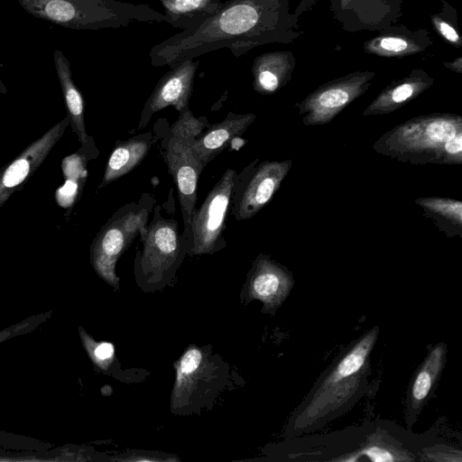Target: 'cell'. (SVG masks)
<instances>
[{
	"label": "cell",
	"mask_w": 462,
	"mask_h": 462,
	"mask_svg": "<svg viewBox=\"0 0 462 462\" xmlns=\"http://www.w3.org/2000/svg\"><path fill=\"white\" fill-rule=\"evenodd\" d=\"M290 0H227L199 26L183 30L149 51L151 65L169 66L219 49L227 48L236 58L254 48L290 42L296 18L289 13Z\"/></svg>",
	"instance_id": "6da1fadb"
},
{
	"label": "cell",
	"mask_w": 462,
	"mask_h": 462,
	"mask_svg": "<svg viewBox=\"0 0 462 462\" xmlns=\"http://www.w3.org/2000/svg\"><path fill=\"white\" fill-rule=\"evenodd\" d=\"M280 458L291 461H456L460 449L433 433H414L387 420L365 421L325 435L286 439Z\"/></svg>",
	"instance_id": "7a4b0ae2"
},
{
	"label": "cell",
	"mask_w": 462,
	"mask_h": 462,
	"mask_svg": "<svg viewBox=\"0 0 462 462\" xmlns=\"http://www.w3.org/2000/svg\"><path fill=\"white\" fill-rule=\"evenodd\" d=\"M373 326L348 344L321 372L292 411L284 439L314 433L350 411L368 391L371 353L379 337Z\"/></svg>",
	"instance_id": "3957f363"
},
{
	"label": "cell",
	"mask_w": 462,
	"mask_h": 462,
	"mask_svg": "<svg viewBox=\"0 0 462 462\" xmlns=\"http://www.w3.org/2000/svg\"><path fill=\"white\" fill-rule=\"evenodd\" d=\"M377 153L415 165L462 164V116L432 113L412 117L373 144Z\"/></svg>",
	"instance_id": "277c9868"
},
{
	"label": "cell",
	"mask_w": 462,
	"mask_h": 462,
	"mask_svg": "<svg viewBox=\"0 0 462 462\" xmlns=\"http://www.w3.org/2000/svg\"><path fill=\"white\" fill-rule=\"evenodd\" d=\"M34 17L73 30L118 29L134 23H166L148 5L118 0H16Z\"/></svg>",
	"instance_id": "5b68a950"
},
{
	"label": "cell",
	"mask_w": 462,
	"mask_h": 462,
	"mask_svg": "<svg viewBox=\"0 0 462 462\" xmlns=\"http://www.w3.org/2000/svg\"><path fill=\"white\" fill-rule=\"evenodd\" d=\"M207 117L196 118L190 109L180 113L162 142L163 158L177 187L183 218L182 237L188 254L191 248L190 218L197 202L199 175L203 171L192 152L193 141L208 126Z\"/></svg>",
	"instance_id": "8992f818"
},
{
	"label": "cell",
	"mask_w": 462,
	"mask_h": 462,
	"mask_svg": "<svg viewBox=\"0 0 462 462\" xmlns=\"http://www.w3.org/2000/svg\"><path fill=\"white\" fill-rule=\"evenodd\" d=\"M139 235L142 249L137 251L134 260L137 283L146 290L162 288L174 278L188 254L179 223L165 218L157 206L150 224Z\"/></svg>",
	"instance_id": "52a82bcc"
},
{
	"label": "cell",
	"mask_w": 462,
	"mask_h": 462,
	"mask_svg": "<svg viewBox=\"0 0 462 462\" xmlns=\"http://www.w3.org/2000/svg\"><path fill=\"white\" fill-rule=\"evenodd\" d=\"M155 199L143 193L136 202L122 206L106 222L90 245V263L97 274L110 286L119 290L116 264L134 239L148 225Z\"/></svg>",
	"instance_id": "ba28073f"
},
{
	"label": "cell",
	"mask_w": 462,
	"mask_h": 462,
	"mask_svg": "<svg viewBox=\"0 0 462 462\" xmlns=\"http://www.w3.org/2000/svg\"><path fill=\"white\" fill-rule=\"evenodd\" d=\"M237 172L226 169L190 218L191 248L189 255L212 254L226 246L224 237Z\"/></svg>",
	"instance_id": "9c48e42d"
},
{
	"label": "cell",
	"mask_w": 462,
	"mask_h": 462,
	"mask_svg": "<svg viewBox=\"0 0 462 462\" xmlns=\"http://www.w3.org/2000/svg\"><path fill=\"white\" fill-rule=\"evenodd\" d=\"M292 161H263L257 158L237 173L229 212L236 220H247L264 208L280 189Z\"/></svg>",
	"instance_id": "30bf717a"
},
{
	"label": "cell",
	"mask_w": 462,
	"mask_h": 462,
	"mask_svg": "<svg viewBox=\"0 0 462 462\" xmlns=\"http://www.w3.org/2000/svg\"><path fill=\"white\" fill-rule=\"evenodd\" d=\"M221 360L206 347L189 346L175 362L176 380L171 395V410L184 414L219 383Z\"/></svg>",
	"instance_id": "8fae6325"
},
{
	"label": "cell",
	"mask_w": 462,
	"mask_h": 462,
	"mask_svg": "<svg viewBox=\"0 0 462 462\" xmlns=\"http://www.w3.org/2000/svg\"><path fill=\"white\" fill-rule=\"evenodd\" d=\"M374 75L372 71H356L319 86L297 104L303 125L319 126L330 123L345 107L366 92Z\"/></svg>",
	"instance_id": "7c38bea8"
},
{
	"label": "cell",
	"mask_w": 462,
	"mask_h": 462,
	"mask_svg": "<svg viewBox=\"0 0 462 462\" xmlns=\"http://www.w3.org/2000/svg\"><path fill=\"white\" fill-rule=\"evenodd\" d=\"M294 283L293 274L286 266L262 253L252 263L241 297L245 302L260 300L263 303L262 312L274 316L290 295Z\"/></svg>",
	"instance_id": "4fadbf2b"
},
{
	"label": "cell",
	"mask_w": 462,
	"mask_h": 462,
	"mask_svg": "<svg viewBox=\"0 0 462 462\" xmlns=\"http://www.w3.org/2000/svg\"><path fill=\"white\" fill-rule=\"evenodd\" d=\"M199 64V60H182L171 67L160 79L144 103L138 130L144 128L155 113L167 106H173L180 113L189 109V102Z\"/></svg>",
	"instance_id": "5bb4252c"
},
{
	"label": "cell",
	"mask_w": 462,
	"mask_h": 462,
	"mask_svg": "<svg viewBox=\"0 0 462 462\" xmlns=\"http://www.w3.org/2000/svg\"><path fill=\"white\" fill-rule=\"evenodd\" d=\"M448 345L441 341L428 348V352L411 376L403 413L406 428L411 430L422 410L432 397L447 363Z\"/></svg>",
	"instance_id": "9a60e30c"
},
{
	"label": "cell",
	"mask_w": 462,
	"mask_h": 462,
	"mask_svg": "<svg viewBox=\"0 0 462 462\" xmlns=\"http://www.w3.org/2000/svg\"><path fill=\"white\" fill-rule=\"evenodd\" d=\"M69 124V117L57 123L0 170V207L43 162Z\"/></svg>",
	"instance_id": "2e32d148"
},
{
	"label": "cell",
	"mask_w": 462,
	"mask_h": 462,
	"mask_svg": "<svg viewBox=\"0 0 462 462\" xmlns=\"http://www.w3.org/2000/svg\"><path fill=\"white\" fill-rule=\"evenodd\" d=\"M254 114L229 113L222 121L206 127L192 143L191 148L198 162L204 169L237 136L242 135L253 124Z\"/></svg>",
	"instance_id": "e0dca14e"
},
{
	"label": "cell",
	"mask_w": 462,
	"mask_h": 462,
	"mask_svg": "<svg viewBox=\"0 0 462 462\" xmlns=\"http://www.w3.org/2000/svg\"><path fill=\"white\" fill-rule=\"evenodd\" d=\"M434 79L422 69H414L406 77L383 88L365 109L363 116H382L405 106L433 85Z\"/></svg>",
	"instance_id": "ac0fdd59"
},
{
	"label": "cell",
	"mask_w": 462,
	"mask_h": 462,
	"mask_svg": "<svg viewBox=\"0 0 462 462\" xmlns=\"http://www.w3.org/2000/svg\"><path fill=\"white\" fill-rule=\"evenodd\" d=\"M295 59L291 51H272L257 56L252 66L253 88L262 95L277 92L291 79Z\"/></svg>",
	"instance_id": "d6986e66"
},
{
	"label": "cell",
	"mask_w": 462,
	"mask_h": 462,
	"mask_svg": "<svg viewBox=\"0 0 462 462\" xmlns=\"http://www.w3.org/2000/svg\"><path fill=\"white\" fill-rule=\"evenodd\" d=\"M154 142L151 133L138 134L125 141H117L105 169L99 188L108 185L138 166Z\"/></svg>",
	"instance_id": "ffe728a7"
},
{
	"label": "cell",
	"mask_w": 462,
	"mask_h": 462,
	"mask_svg": "<svg viewBox=\"0 0 462 462\" xmlns=\"http://www.w3.org/2000/svg\"><path fill=\"white\" fill-rule=\"evenodd\" d=\"M53 60L68 109L69 123L80 143L85 145L89 137L85 127L82 95L73 81L70 65L66 56L60 50H55Z\"/></svg>",
	"instance_id": "44dd1931"
},
{
	"label": "cell",
	"mask_w": 462,
	"mask_h": 462,
	"mask_svg": "<svg viewBox=\"0 0 462 462\" xmlns=\"http://www.w3.org/2000/svg\"><path fill=\"white\" fill-rule=\"evenodd\" d=\"M429 43V33L426 31L397 30L366 42L365 50L383 57H405L422 51Z\"/></svg>",
	"instance_id": "7402d4cb"
},
{
	"label": "cell",
	"mask_w": 462,
	"mask_h": 462,
	"mask_svg": "<svg viewBox=\"0 0 462 462\" xmlns=\"http://www.w3.org/2000/svg\"><path fill=\"white\" fill-rule=\"evenodd\" d=\"M164 9L166 23L174 28L193 29L212 16L221 6V0H159Z\"/></svg>",
	"instance_id": "603a6c76"
},
{
	"label": "cell",
	"mask_w": 462,
	"mask_h": 462,
	"mask_svg": "<svg viewBox=\"0 0 462 462\" xmlns=\"http://www.w3.org/2000/svg\"><path fill=\"white\" fill-rule=\"evenodd\" d=\"M422 214L448 237L462 236V202L439 197L417 198Z\"/></svg>",
	"instance_id": "cb8c5ba5"
},
{
	"label": "cell",
	"mask_w": 462,
	"mask_h": 462,
	"mask_svg": "<svg viewBox=\"0 0 462 462\" xmlns=\"http://www.w3.org/2000/svg\"><path fill=\"white\" fill-rule=\"evenodd\" d=\"M86 448L66 445L43 450L10 449L0 448V462H61L93 460Z\"/></svg>",
	"instance_id": "d4e9b609"
},
{
	"label": "cell",
	"mask_w": 462,
	"mask_h": 462,
	"mask_svg": "<svg viewBox=\"0 0 462 462\" xmlns=\"http://www.w3.org/2000/svg\"><path fill=\"white\" fill-rule=\"evenodd\" d=\"M81 344L94 366L101 372H107L115 361V348L111 343L97 341L82 326H79Z\"/></svg>",
	"instance_id": "484cf974"
},
{
	"label": "cell",
	"mask_w": 462,
	"mask_h": 462,
	"mask_svg": "<svg viewBox=\"0 0 462 462\" xmlns=\"http://www.w3.org/2000/svg\"><path fill=\"white\" fill-rule=\"evenodd\" d=\"M51 447L52 444L45 440L0 430V448L20 450H43Z\"/></svg>",
	"instance_id": "4316f807"
},
{
	"label": "cell",
	"mask_w": 462,
	"mask_h": 462,
	"mask_svg": "<svg viewBox=\"0 0 462 462\" xmlns=\"http://www.w3.org/2000/svg\"><path fill=\"white\" fill-rule=\"evenodd\" d=\"M432 23L439 32V33L444 37L448 42L456 47L461 46V39L457 30L447 21L443 20L439 16L432 17Z\"/></svg>",
	"instance_id": "83f0119b"
},
{
	"label": "cell",
	"mask_w": 462,
	"mask_h": 462,
	"mask_svg": "<svg viewBox=\"0 0 462 462\" xmlns=\"http://www.w3.org/2000/svg\"><path fill=\"white\" fill-rule=\"evenodd\" d=\"M445 65L447 67H448L449 69H451L452 70L457 71V73H461L462 72L461 59L458 60L457 64H456V61H453V62L445 63Z\"/></svg>",
	"instance_id": "f1b7e54d"
},
{
	"label": "cell",
	"mask_w": 462,
	"mask_h": 462,
	"mask_svg": "<svg viewBox=\"0 0 462 462\" xmlns=\"http://www.w3.org/2000/svg\"><path fill=\"white\" fill-rule=\"evenodd\" d=\"M11 337H12V334L8 328L0 331V342L6 340L8 338H11Z\"/></svg>",
	"instance_id": "f546056e"
},
{
	"label": "cell",
	"mask_w": 462,
	"mask_h": 462,
	"mask_svg": "<svg viewBox=\"0 0 462 462\" xmlns=\"http://www.w3.org/2000/svg\"><path fill=\"white\" fill-rule=\"evenodd\" d=\"M0 88L3 90V92H5V89L4 85L2 84L1 80H0Z\"/></svg>",
	"instance_id": "4dcf8cb0"
}]
</instances>
